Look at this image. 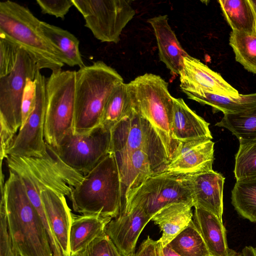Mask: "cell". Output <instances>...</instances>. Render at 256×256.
<instances>
[{
    "mask_svg": "<svg viewBox=\"0 0 256 256\" xmlns=\"http://www.w3.org/2000/svg\"><path fill=\"white\" fill-rule=\"evenodd\" d=\"M0 193L4 197L8 230L20 256H54L49 238L20 178L9 170Z\"/></svg>",
    "mask_w": 256,
    "mask_h": 256,
    "instance_id": "6da1fadb",
    "label": "cell"
},
{
    "mask_svg": "<svg viewBox=\"0 0 256 256\" xmlns=\"http://www.w3.org/2000/svg\"><path fill=\"white\" fill-rule=\"evenodd\" d=\"M46 144L47 151L41 157L8 155L5 158L8 170L16 174L22 180L36 210L43 207L40 194L42 190L51 188L70 199L72 188L84 176L64 164L54 148Z\"/></svg>",
    "mask_w": 256,
    "mask_h": 256,
    "instance_id": "7a4b0ae2",
    "label": "cell"
},
{
    "mask_svg": "<svg viewBox=\"0 0 256 256\" xmlns=\"http://www.w3.org/2000/svg\"><path fill=\"white\" fill-rule=\"evenodd\" d=\"M124 82L118 72L102 60L76 71L74 132L86 133L100 125L106 102Z\"/></svg>",
    "mask_w": 256,
    "mask_h": 256,
    "instance_id": "3957f363",
    "label": "cell"
},
{
    "mask_svg": "<svg viewBox=\"0 0 256 256\" xmlns=\"http://www.w3.org/2000/svg\"><path fill=\"white\" fill-rule=\"evenodd\" d=\"M41 20L30 10L10 0L0 2V36L24 49L40 70L61 71L62 57L42 32Z\"/></svg>",
    "mask_w": 256,
    "mask_h": 256,
    "instance_id": "277c9868",
    "label": "cell"
},
{
    "mask_svg": "<svg viewBox=\"0 0 256 256\" xmlns=\"http://www.w3.org/2000/svg\"><path fill=\"white\" fill-rule=\"evenodd\" d=\"M70 200L74 211L112 218L121 212L122 200L119 169L110 152L72 190Z\"/></svg>",
    "mask_w": 256,
    "mask_h": 256,
    "instance_id": "5b68a950",
    "label": "cell"
},
{
    "mask_svg": "<svg viewBox=\"0 0 256 256\" xmlns=\"http://www.w3.org/2000/svg\"><path fill=\"white\" fill-rule=\"evenodd\" d=\"M127 84L132 108L153 126L170 161L180 142L173 138L170 130L174 97L168 83L160 76L146 73Z\"/></svg>",
    "mask_w": 256,
    "mask_h": 256,
    "instance_id": "8992f818",
    "label": "cell"
},
{
    "mask_svg": "<svg viewBox=\"0 0 256 256\" xmlns=\"http://www.w3.org/2000/svg\"><path fill=\"white\" fill-rule=\"evenodd\" d=\"M136 150L148 156L153 174L166 171L170 163L164 146L148 120L134 109L111 130V152L116 160Z\"/></svg>",
    "mask_w": 256,
    "mask_h": 256,
    "instance_id": "52a82bcc",
    "label": "cell"
},
{
    "mask_svg": "<svg viewBox=\"0 0 256 256\" xmlns=\"http://www.w3.org/2000/svg\"><path fill=\"white\" fill-rule=\"evenodd\" d=\"M76 74L75 70H61L47 78L44 137L54 148L74 132Z\"/></svg>",
    "mask_w": 256,
    "mask_h": 256,
    "instance_id": "ba28073f",
    "label": "cell"
},
{
    "mask_svg": "<svg viewBox=\"0 0 256 256\" xmlns=\"http://www.w3.org/2000/svg\"><path fill=\"white\" fill-rule=\"evenodd\" d=\"M82 16L84 26L101 42L116 44L136 12L130 0H72Z\"/></svg>",
    "mask_w": 256,
    "mask_h": 256,
    "instance_id": "9c48e42d",
    "label": "cell"
},
{
    "mask_svg": "<svg viewBox=\"0 0 256 256\" xmlns=\"http://www.w3.org/2000/svg\"><path fill=\"white\" fill-rule=\"evenodd\" d=\"M54 149L64 164L86 175L111 152V130L100 124L86 133L72 132Z\"/></svg>",
    "mask_w": 256,
    "mask_h": 256,
    "instance_id": "30bf717a",
    "label": "cell"
},
{
    "mask_svg": "<svg viewBox=\"0 0 256 256\" xmlns=\"http://www.w3.org/2000/svg\"><path fill=\"white\" fill-rule=\"evenodd\" d=\"M180 202L193 203L184 174L164 171L148 176L134 192L122 212L130 205L136 204L152 218L162 208Z\"/></svg>",
    "mask_w": 256,
    "mask_h": 256,
    "instance_id": "8fae6325",
    "label": "cell"
},
{
    "mask_svg": "<svg viewBox=\"0 0 256 256\" xmlns=\"http://www.w3.org/2000/svg\"><path fill=\"white\" fill-rule=\"evenodd\" d=\"M40 70L35 61L20 48L14 69L0 78V120L16 133L22 126V100L27 80Z\"/></svg>",
    "mask_w": 256,
    "mask_h": 256,
    "instance_id": "7c38bea8",
    "label": "cell"
},
{
    "mask_svg": "<svg viewBox=\"0 0 256 256\" xmlns=\"http://www.w3.org/2000/svg\"><path fill=\"white\" fill-rule=\"evenodd\" d=\"M47 78L38 70L34 78L35 106L19 130L8 155L41 157L47 151L44 137Z\"/></svg>",
    "mask_w": 256,
    "mask_h": 256,
    "instance_id": "4fadbf2b",
    "label": "cell"
},
{
    "mask_svg": "<svg viewBox=\"0 0 256 256\" xmlns=\"http://www.w3.org/2000/svg\"><path fill=\"white\" fill-rule=\"evenodd\" d=\"M151 220L140 206L132 204L111 220L106 232L122 256H130L135 252L139 236Z\"/></svg>",
    "mask_w": 256,
    "mask_h": 256,
    "instance_id": "5bb4252c",
    "label": "cell"
},
{
    "mask_svg": "<svg viewBox=\"0 0 256 256\" xmlns=\"http://www.w3.org/2000/svg\"><path fill=\"white\" fill-rule=\"evenodd\" d=\"M179 76L182 90H199L232 97L240 94L219 74L190 55L184 58Z\"/></svg>",
    "mask_w": 256,
    "mask_h": 256,
    "instance_id": "9a60e30c",
    "label": "cell"
},
{
    "mask_svg": "<svg viewBox=\"0 0 256 256\" xmlns=\"http://www.w3.org/2000/svg\"><path fill=\"white\" fill-rule=\"evenodd\" d=\"M194 207L206 210L222 220L223 190L225 178L212 169L184 174Z\"/></svg>",
    "mask_w": 256,
    "mask_h": 256,
    "instance_id": "2e32d148",
    "label": "cell"
},
{
    "mask_svg": "<svg viewBox=\"0 0 256 256\" xmlns=\"http://www.w3.org/2000/svg\"><path fill=\"white\" fill-rule=\"evenodd\" d=\"M214 144V142L208 139L180 142L166 171L188 174L212 170Z\"/></svg>",
    "mask_w": 256,
    "mask_h": 256,
    "instance_id": "e0dca14e",
    "label": "cell"
},
{
    "mask_svg": "<svg viewBox=\"0 0 256 256\" xmlns=\"http://www.w3.org/2000/svg\"><path fill=\"white\" fill-rule=\"evenodd\" d=\"M42 204L52 232L64 256H70V232L72 212L65 196L51 188L40 192Z\"/></svg>",
    "mask_w": 256,
    "mask_h": 256,
    "instance_id": "ac0fdd59",
    "label": "cell"
},
{
    "mask_svg": "<svg viewBox=\"0 0 256 256\" xmlns=\"http://www.w3.org/2000/svg\"><path fill=\"white\" fill-rule=\"evenodd\" d=\"M156 38L158 56L172 74L179 75L184 66V58L189 54L183 48L168 22L167 15L148 18Z\"/></svg>",
    "mask_w": 256,
    "mask_h": 256,
    "instance_id": "d6986e66",
    "label": "cell"
},
{
    "mask_svg": "<svg viewBox=\"0 0 256 256\" xmlns=\"http://www.w3.org/2000/svg\"><path fill=\"white\" fill-rule=\"evenodd\" d=\"M170 130L178 142L198 139L212 140L210 123L192 110L182 98H173Z\"/></svg>",
    "mask_w": 256,
    "mask_h": 256,
    "instance_id": "ffe728a7",
    "label": "cell"
},
{
    "mask_svg": "<svg viewBox=\"0 0 256 256\" xmlns=\"http://www.w3.org/2000/svg\"><path fill=\"white\" fill-rule=\"evenodd\" d=\"M116 162L121 184L122 212L136 190L153 172L148 156L142 150H136Z\"/></svg>",
    "mask_w": 256,
    "mask_h": 256,
    "instance_id": "44dd1931",
    "label": "cell"
},
{
    "mask_svg": "<svg viewBox=\"0 0 256 256\" xmlns=\"http://www.w3.org/2000/svg\"><path fill=\"white\" fill-rule=\"evenodd\" d=\"M193 203L180 202L166 206L152 218L162 235L158 240L162 246L168 245L177 235L188 227L192 220Z\"/></svg>",
    "mask_w": 256,
    "mask_h": 256,
    "instance_id": "7402d4cb",
    "label": "cell"
},
{
    "mask_svg": "<svg viewBox=\"0 0 256 256\" xmlns=\"http://www.w3.org/2000/svg\"><path fill=\"white\" fill-rule=\"evenodd\" d=\"M192 221L212 256H228L226 230L222 220L213 213L194 207Z\"/></svg>",
    "mask_w": 256,
    "mask_h": 256,
    "instance_id": "603a6c76",
    "label": "cell"
},
{
    "mask_svg": "<svg viewBox=\"0 0 256 256\" xmlns=\"http://www.w3.org/2000/svg\"><path fill=\"white\" fill-rule=\"evenodd\" d=\"M112 218L96 214L76 216L72 214L70 232V256H76L97 237L106 233Z\"/></svg>",
    "mask_w": 256,
    "mask_h": 256,
    "instance_id": "cb8c5ba5",
    "label": "cell"
},
{
    "mask_svg": "<svg viewBox=\"0 0 256 256\" xmlns=\"http://www.w3.org/2000/svg\"><path fill=\"white\" fill-rule=\"evenodd\" d=\"M42 34L60 54L64 64L85 66L80 50V41L72 34L58 26L41 21Z\"/></svg>",
    "mask_w": 256,
    "mask_h": 256,
    "instance_id": "d4e9b609",
    "label": "cell"
},
{
    "mask_svg": "<svg viewBox=\"0 0 256 256\" xmlns=\"http://www.w3.org/2000/svg\"><path fill=\"white\" fill-rule=\"evenodd\" d=\"M190 99L212 107L214 112L236 114L248 111L256 106V92L237 97L218 95L194 90H182Z\"/></svg>",
    "mask_w": 256,
    "mask_h": 256,
    "instance_id": "484cf974",
    "label": "cell"
},
{
    "mask_svg": "<svg viewBox=\"0 0 256 256\" xmlns=\"http://www.w3.org/2000/svg\"><path fill=\"white\" fill-rule=\"evenodd\" d=\"M232 30L256 34V15L250 0H218Z\"/></svg>",
    "mask_w": 256,
    "mask_h": 256,
    "instance_id": "4316f807",
    "label": "cell"
},
{
    "mask_svg": "<svg viewBox=\"0 0 256 256\" xmlns=\"http://www.w3.org/2000/svg\"><path fill=\"white\" fill-rule=\"evenodd\" d=\"M128 84L118 86L108 99L102 113L100 123L104 128L111 130L132 110Z\"/></svg>",
    "mask_w": 256,
    "mask_h": 256,
    "instance_id": "83f0119b",
    "label": "cell"
},
{
    "mask_svg": "<svg viewBox=\"0 0 256 256\" xmlns=\"http://www.w3.org/2000/svg\"><path fill=\"white\" fill-rule=\"evenodd\" d=\"M231 200L239 215L256 222V178L236 180L232 190Z\"/></svg>",
    "mask_w": 256,
    "mask_h": 256,
    "instance_id": "f1b7e54d",
    "label": "cell"
},
{
    "mask_svg": "<svg viewBox=\"0 0 256 256\" xmlns=\"http://www.w3.org/2000/svg\"><path fill=\"white\" fill-rule=\"evenodd\" d=\"M215 125L228 130L239 142L256 140V106L242 112L224 114Z\"/></svg>",
    "mask_w": 256,
    "mask_h": 256,
    "instance_id": "f546056e",
    "label": "cell"
},
{
    "mask_svg": "<svg viewBox=\"0 0 256 256\" xmlns=\"http://www.w3.org/2000/svg\"><path fill=\"white\" fill-rule=\"evenodd\" d=\"M168 245L180 256H212L192 220Z\"/></svg>",
    "mask_w": 256,
    "mask_h": 256,
    "instance_id": "4dcf8cb0",
    "label": "cell"
},
{
    "mask_svg": "<svg viewBox=\"0 0 256 256\" xmlns=\"http://www.w3.org/2000/svg\"><path fill=\"white\" fill-rule=\"evenodd\" d=\"M229 44L236 61L246 70L256 74V34L232 30Z\"/></svg>",
    "mask_w": 256,
    "mask_h": 256,
    "instance_id": "1f68e13d",
    "label": "cell"
},
{
    "mask_svg": "<svg viewBox=\"0 0 256 256\" xmlns=\"http://www.w3.org/2000/svg\"><path fill=\"white\" fill-rule=\"evenodd\" d=\"M239 143L234 170L236 180L256 178V140Z\"/></svg>",
    "mask_w": 256,
    "mask_h": 256,
    "instance_id": "d6a6232c",
    "label": "cell"
},
{
    "mask_svg": "<svg viewBox=\"0 0 256 256\" xmlns=\"http://www.w3.org/2000/svg\"><path fill=\"white\" fill-rule=\"evenodd\" d=\"M76 256H122L117 248L105 233L90 243Z\"/></svg>",
    "mask_w": 256,
    "mask_h": 256,
    "instance_id": "836d02e7",
    "label": "cell"
},
{
    "mask_svg": "<svg viewBox=\"0 0 256 256\" xmlns=\"http://www.w3.org/2000/svg\"><path fill=\"white\" fill-rule=\"evenodd\" d=\"M20 48L0 36V78L8 74L14 69Z\"/></svg>",
    "mask_w": 256,
    "mask_h": 256,
    "instance_id": "e575fe53",
    "label": "cell"
},
{
    "mask_svg": "<svg viewBox=\"0 0 256 256\" xmlns=\"http://www.w3.org/2000/svg\"><path fill=\"white\" fill-rule=\"evenodd\" d=\"M0 256H20L8 230L5 200L2 194L0 202Z\"/></svg>",
    "mask_w": 256,
    "mask_h": 256,
    "instance_id": "d590c367",
    "label": "cell"
},
{
    "mask_svg": "<svg viewBox=\"0 0 256 256\" xmlns=\"http://www.w3.org/2000/svg\"><path fill=\"white\" fill-rule=\"evenodd\" d=\"M36 2L42 14L54 16L62 20L74 6L72 0H36Z\"/></svg>",
    "mask_w": 256,
    "mask_h": 256,
    "instance_id": "8d00e7d4",
    "label": "cell"
},
{
    "mask_svg": "<svg viewBox=\"0 0 256 256\" xmlns=\"http://www.w3.org/2000/svg\"><path fill=\"white\" fill-rule=\"evenodd\" d=\"M36 104L34 78H28L25 87L22 100V123L20 128L34 110Z\"/></svg>",
    "mask_w": 256,
    "mask_h": 256,
    "instance_id": "74e56055",
    "label": "cell"
},
{
    "mask_svg": "<svg viewBox=\"0 0 256 256\" xmlns=\"http://www.w3.org/2000/svg\"><path fill=\"white\" fill-rule=\"evenodd\" d=\"M0 164H2V160L8 156V150L12 146L16 134L9 128L4 120H0Z\"/></svg>",
    "mask_w": 256,
    "mask_h": 256,
    "instance_id": "f35d334b",
    "label": "cell"
},
{
    "mask_svg": "<svg viewBox=\"0 0 256 256\" xmlns=\"http://www.w3.org/2000/svg\"><path fill=\"white\" fill-rule=\"evenodd\" d=\"M130 256H160V244L158 240H154L148 236L137 251Z\"/></svg>",
    "mask_w": 256,
    "mask_h": 256,
    "instance_id": "ab89813d",
    "label": "cell"
},
{
    "mask_svg": "<svg viewBox=\"0 0 256 256\" xmlns=\"http://www.w3.org/2000/svg\"><path fill=\"white\" fill-rule=\"evenodd\" d=\"M160 256H180L168 244L164 246H162L160 244Z\"/></svg>",
    "mask_w": 256,
    "mask_h": 256,
    "instance_id": "60d3db41",
    "label": "cell"
},
{
    "mask_svg": "<svg viewBox=\"0 0 256 256\" xmlns=\"http://www.w3.org/2000/svg\"><path fill=\"white\" fill-rule=\"evenodd\" d=\"M242 256H256V252L254 248L252 246H246L242 250Z\"/></svg>",
    "mask_w": 256,
    "mask_h": 256,
    "instance_id": "b9f144b4",
    "label": "cell"
},
{
    "mask_svg": "<svg viewBox=\"0 0 256 256\" xmlns=\"http://www.w3.org/2000/svg\"><path fill=\"white\" fill-rule=\"evenodd\" d=\"M228 256H242V254L240 252H238L233 250L230 249Z\"/></svg>",
    "mask_w": 256,
    "mask_h": 256,
    "instance_id": "7bdbcfd3",
    "label": "cell"
},
{
    "mask_svg": "<svg viewBox=\"0 0 256 256\" xmlns=\"http://www.w3.org/2000/svg\"><path fill=\"white\" fill-rule=\"evenodd\" d=\"M256 15V0H250Z\"/></svg>",
    "mask_w": 256,
    "mask_h": 256,
    "instance_id": "ee69618b",
    "label": "cell"
},
{
    "mask_svg": "<svg viewBox=\"0 0 256 256\" xmlns=\"http://www.w3.org/2000/svg\"><path fill=\"white\" fill-rule=\"evenodd\" d=\"M254 248V250H255V251L256 252V247L255 248Z\"/></svg>",
    "mask_w": 256,
    "mask_h": 256,
    "instance_id": "f6af8a7d",
    "label": "cell"
}]
</instances>
